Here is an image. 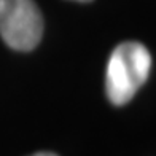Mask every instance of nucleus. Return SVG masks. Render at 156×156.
<instances>
[{
	"mask_svg": "<svg viewBox=\"0 0 156 156\" xmlns=\"http://www.w3.org/2000/svg\"><path fill=\"white\" fill-rule=\"evenodd\" d=\"M0 35L16 51H30L43 35V18L34 0H0Z\"/></svg>",
	"mask_w": 156,
	"mask_h": 156,
	"instance_id": "f03ea898",
	"label": "nucleus"
},
{
	"mask_svg": "<svg viewBox=\"0 0 156 156\" xmlns=\"http://www.w3.org/2000/svg\"><path fill=\"white\" fill-rule=\"evenodd\" d=\"M30 156H58V154L49 153V151H40V153H35V154H30Z\"/></svg>",
	"mask_w": 156,
	"mask_h": 156,
	"instance_id": "7ed1b4c3",
	"label": "nucleus"
},
{
	"mask_svg": "<svg viewBox=\"0 0 156 156\" xmlns=\"http://www.w3.org/2000/svg\"><path fill=\"white\" fill-rule=\"evenodd\" d=\"M73 2H83L84 3V2H91V0H73Z\"/></svg>",
	"mask_w": 156,
	"mask_h": 156,
	"instance_id": "20e7f679",
	"label": "nucleus"
},
{
	"mask_svg": "<svg viewBox=\"0 0 156 156\" xmlns=\"http://www.w3.org/2000/svg\"><path fill=\"white\" fill-rule=\"evenodd\" d=\"M151 54L139 41L118 45L108 59L105 73V91L113 105L127 104L148 80Z\"/></svg>",
	"mask_w": 156,
	"mask_h": 156,
	"instance_id": "f257e3e1",
	"label": "nucleus"
}]
</instances>
